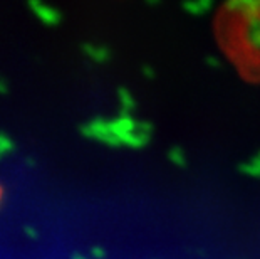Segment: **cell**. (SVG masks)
<instances>
[{"instance_id": "cell-2", "label": "cell", "mask_w": 260, "mask_h": 259, "mask_svg": "<svg viewBox=\"0 0 260 259\" xmlns=\"http://www.w3.org/2000/svg\"><path fill=\"white\" fill-rule=\"evenodd\" d=\"M30 5H32V9L36 10V14H39V17L46 20L47 24L56 20V14L52 12V9L49 7V5H44L42 2H30Z\"/></svg>"}, {"instance_id": "cell-1", "label": "cell", "mask_w": 260, "mask_h": 259, "mask_svg": "<svg viewBox=\"0 0 260 259\" xmlns=\"http://www.w3.org/2000/svg\"><path fill=\"white\" fill-rule=\"evenodd\" d=\"M217 34L240 73L260 81V2L223 7L217 19Z\"/></svg>"}, {"instance_id": "cell-3", "label": "cell", "mask_w": 260, "mask_h": 259, "mask_svg": "<svg viewBox=\"0 0 260 259\" xmlns=\"http://www.w3.org/2000/svg\"><path fill=\"white\" fill-rule=\"evenodd\" d=\"M10 147H12V141H10L5 135L0 133V157H2L4 153H7L10 150Z\"/></svg>"}]
</instances>
